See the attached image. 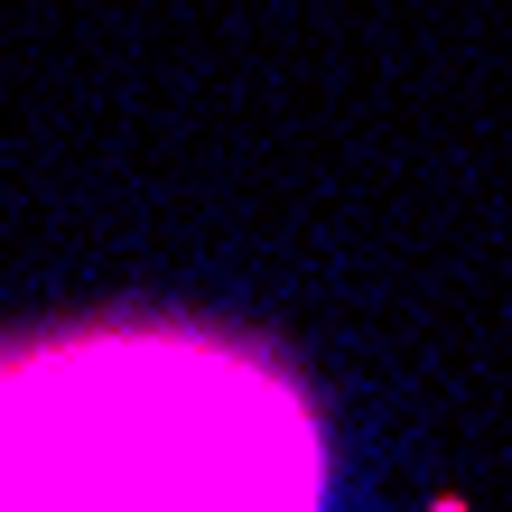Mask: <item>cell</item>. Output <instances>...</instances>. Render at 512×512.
<instances>
[{"label": "cell", "mask_w": 512, "mask_h": 512, "mask_svg": "<svg viewBox=\"0 0 512 512\" xmlns=\"http://www.w3.org/2000/svg\"><path fill=\"white\" fill-rule=\"evenodd\" d=\"M317 410L205 326H66L0 354V512H317Z\"/></svg>", "instance_id": "obj_1"}]
</instances>
